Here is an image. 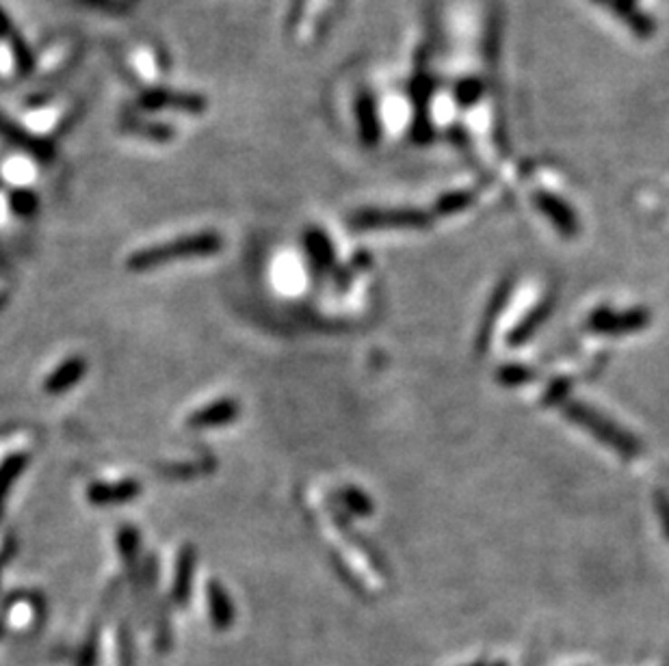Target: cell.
<instances>
[{
    "instance_id": "18",
    "label": "cell",
    "mask_w": 669,
    "mask_h": 666,
    "mask_svg": "<svg viewBox=\"0 0 669 666\" xmlns=\"http://www.w3.org/2000/svg\"><path fill=\"white\" fill-rule=\"evenodd\" d=\"M9 208H11V213H15V214L31 216L37 208L35 193H33L31 188H18V191H14L9 195Z\"/></svg>"
},
{
    "instance_id": "2",
    "label": "cell",
    "mask_w": 669,
    "mask_h": 666,
    "mask_svg": "<svg viewBox=\"0 0 669 666\" xmlns=\"http://www.w3.org/2000/svg\"><path fill=\"white\" fill-rule=\"evenodd\" d=\"M33 61L35 57L15 26L0 35V82L3 85L24 79L29 71H33Z\"/></svg>"
},
{
    "instance_id": "16",
    "label": "cell",
    "mask_w": 669,
    "mask_h": 666,
    "mask_svg": "<svg viewBox=\"0 0 669 666\" xmlns=\"http://www.w3.org/2000/svg\"><path fill=\"white\" fill-rule=\"evenodd\" d=\"M386 224H425L418 213H367L358 216V225H386Z\"/></svg>"
},
{
    "instance_id": "21",
    "label": "cell",
    "mask_w": 669,
    "mask_h": 666,
    "mask_svg": "<svg viewBox=\"0 0 669 666\" xmlns=\"http://www.w3.org/2000/svg\"><path fill=\"white\" fill-rule=\"evenodd\" d=\"M468 202H470V195H453V197H446L440 206L442 210H453V208H464Z\"/></svg>"
},
{
    "instance_id": "17",
    "label": "cell",
    "mask_w": 669,
    "mask_h": 666,
    "mask_svg": "<svg viewBox=\"0 0 669 666\" xmlns=\"http://www.w3.org/2000/svg\"><path fill=\"white\" fill-rule=\"evenodd\" d=\"M24 465H26L24 454H15V457L7 459L0 465V507H3V500L7 496L9 487L14 485L15 479H18L20 471L24 470Z\"/></svg>"
},
{
    "instance_id": "5",
    "label": "cell",
    "mask_w": 669,
    "mask_h": 666,
    "mask_svg": "<svg viewBox=\"0 0 669 666\" xmlns=\"http://www.w3.org/2000/svg\"><path fill=\"white\" fill-rule=\"evenodd\" d=\"M165 57L160 54V50L157 46H137L130 50L129 54V65L132 71V79H137L143 85V89H157L160 87V81H163V74L167 71V65H165Z\"/></svg>"
},
{
    "instance_id": "8",
    "label": "cell",
    "mask_w": 669,
    "mask_h": 666,
    "mask_svg": "<svg viewBox=\"0 0 669 666\" xmlns=\"http://www.w3.org/2000/svg\"><path fill=\"white\" fill-rule=\"evenodd\" d=\"M87 496H90V502L98 504V507H104V504L129 502V500L139 496V482L121 480V482H109V485H93Z\"/></svg>"
},
{
    "instance_id": "3",
    "label": "cell",
    "mask_w": 669,
    "mask_h": 666,
    "mask_svg": "<svg viewBox=\"0 0 669 666\" xmlns=\"http://www.w3.org/2000/svg\"><path fill=\"white\" fill-rule=\"evenodd\" d=\"M141 109L148 113L157 110H171V113L202 115L206 113V98L193 91H176V89H146L141 96Z\"/></svg>"
},
{
    "instance_id": "14",
    "label": "cell",
    "mask_w": 669,
    "mask_h": 666,
    "mask_svg": "<svg viewBox=\"0 0 669 666\" xmlns=\"http://www.w3.org/2000/svg\"><path fill=\"white\" fill-rule=\"evenodd\" d=\"M208 604H210V614H213L215 625L217 627L230 625L232 604H230L228 595H225L224 586L217 585V582H210L208 585Z\"/></svg>"
},
{
    "instance_id": "6",
    "label": "cell",
    "mask_w": 669,
    "mask_h": 666,
    "mask_svg": "<svg viewBox=\"0 0 669 666\" xmlns=\"http://www.w3.org/2000/svg\"><path fill=\"white\" fill-rule=\"evenodd\" d=\"M76 57V43H72L70 40H59L57 43H51L46 48V52L40 54L35 61H33V71H40V74H57L63 68L74 61Z\"/></svg>"
},
{
    "instance_id": "20",
    "label": "cell",
    "mask_w": 669,
    "mask_h": 666,
    "mask_svg": "<svg viewBox=\"0 0 669 666\" xmlns=\"http://www.w3.org/2000/svg\"><path fill=\"white\" fill-rule=\"evenodd\" d=\"M481 91H483V85H481V81L466 79V81H462L460 85H457L455 98H457V102L464 104V107H468V104L477 102V100L481 98Z\"/></svg>"
},
{
    "instance_id": "13",
    "label": "cell",
    "mask_w": 669,
    "mask_h": 666,
    "mask_svg": "<svg viewBox=\"0 0 669 666\" xmlns=\"http://www.w3.org/2000/svg\"><path fill=\"white\" fill-rule=\"evenodd\" d=\"M598 3H602V0H598ZM605 3H609L611 9L616 11L617 15H622V18L628 22L630 29L639 33V35H652V33H655V24H652L644 14H639L633 0H605Z\"/></svg>"
},
{
    "instance_id": "4",
    "label": "cell",
    "mask_w": 669,
    "mask_h": 666,
    "mask_svg": "<svg viewBox=\"0 0 669 666\" xmlns=\"http://www.w3.org/2000/svg\"><path fill=\"white\" fill-rule=\"evenodd\" d=\"M37 171H40V157L33 154L31 149L18 146V149L0 158V180L14 185V191L31 188L37 177Z\"/></svg>"
},
{
    "instance_id": "11",
    "label": "cell",
    "mask_w": 669,
    "mask_h": 666,
    "mask_svg": "<svg viewBox=\"0 0 669 666\" xmlns=\"http://www.w3.org/2000/svg\"><path fill=\"white\" fill-rule=\"evenodd\" d=\"M193 569H196V549H193L191 546H185L178 558V569H176V582H174L176 604H185L186 599H189Z\"/></svg>"
},
{
    "instance_id": "22",
    "label": "cell",
    "mask_w": 669,
    "mask_h": 666,
    "mask_svg": "<svg viewBox=\"0 0 669 666\" xmlns=\"http://www.w3.org/2000/svg\"><path fill=\"white\" fill-rule=\"evenodd\" d=\"M0 632H3V623H0Z\"/></svg>"
},
{
    "instance_id": "12",
    "label": "cell",
    "mask_w": 669,
    "mask_h": 666,
    "mask_svg": "<svg viewBox=\"0 0 669 666\" xmlns=\"http://www.w3.org/2000/svg\"><path fill=\"white\" fill-rule=\"evenodd\" d=\"M121 132L132 137H139V138H148V141H169L174 137V130L171 126L167 128L165 124H157V121H148V119H129L121 124Z\"/></svg>"
},
{
    "instance_id": "1",
    "label": "cell",
    "mask_w": 669,
    "mask_h": 666,
    "mask_svg": "<svg viewBox=\"0 0 669 666\" xmlns=\"http://www.w3.org/2000/svg\"><path fill=\"white\" fill-rule=\"evenodd\" d=\"M224 247V238L215 232H200V234L180 236L174 241L158 243V245L146 247L141 252L132 253L129 258V269L135 273L141 271H152L158 266L176 262V260H189V258H208L221 252Z\"/></svg>"
},
{
    "instance_id": "15",
    "label": "cell",
    "mask_w": 669,
    "mask_h": 666,
    "mask_svg": "<svg viewBox=\"0 0 669 666\" xmlns=\"http://www.w3.org/2000/svg\"><path fill=\"white\" fill-rule=\"evenodd\" d=\"M538 204H540V208L544 210V213L549 214L552 221H555L557 227L563 230V234H572L577 224H574L572 213H569V210L563 206L559 199H555L552 195H540Z\"/></svg>"
},
{
    "instance_id": "10",
    "label": "cell",
    "mask_w": 669,
    "mask_h": 666,
    "mask_svg": "<svg viewBox=\"0 0 669 666\" xmlns=\"http://www.w3.org/2000/svg\"><path fill=\"white\" fill-rule=\"evenodd\" d=\"M82 375H85V362L79 357L68 359V362L61 364L59 368L48 376L46 383H43V390L48 394H61L70 390L72 385H76V383L82 379Z\"/></svg>"
},
{
    "instance_id": "19",
    "label": "cell",
    "mask_w": 669,
    "mask_h": 666,
    "mask_svg": "<svg viewBox=\"0 0 669 666\" xmlns=\"http://www.w3.org/2000/svg\"><path fill=\"white\" fill-rule=\"evenodd\" d=\"M306 245L310 247V253H312V258L317 260V262H328V260L331 258V252H330V243L328 238H325L323 234H319L317 230H312L310 234L306 236Z\"/></svg>"
},
{
    "instance_id": "9",
    "label": "cell",
    "mask_w": 669,
    "mask_h": 666,
    "mask_svg": "<svg viewBox=\"0 0 669 666\" xmlns=\"http://www.w3.org/2000/svg\"><path fill=\"white\" fill-rule=\"evenodd\" d=\"M358 124H360V137L367 147H373L379 141V118L378 109H375V100L368 96L367 91L358 98L356 104Z\"/></svg>"
},
{
    "instance_id": "7",
    "label": "cell",
    "mask_w": 669,
    "mask_h": 666,
    "mask_svg": "<svg viewBox=\"0 0 669 666\" xmlns=\"http://www.w3.org/2000/svg\"><path fill=\"white\" fill-rule=\"evenodd\" d=\"M239 415V407L234 401H217L208 407L197 409L189 418V426L193 429H215V426L230 424Z\"/></svg>"
}]
</instances>
